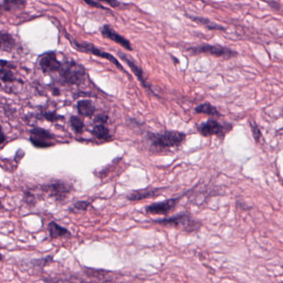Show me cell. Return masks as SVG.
Masks as SVG:
<instances>
[{"mask_svg":"<svg viewBox=\"0 0 283 283\" xmlns=\"http://www.w3.org/2000/svg\"><path fill=\"white\" fill-rule=\"evenodd\" d=\"M82 1H83L84 3H86L87 5L91 6L92 8H98V9H101V10H105V11L111 13V10L108 8L102 5L101 3L98 2L97 0H82Z\"/></svg>","mask_w":283,"mask_h":283,"instance_id":"cell-24","label":"cell"},{"mask_svg":"<svg viewBox=\"0 0 283 283\" xmlns=\"http://www.w3.org/2000/svg\"><path fill=\"white\" fill-rule=\"evenodd\" d=\"M90 205H91V203L88 202V201H78V202H76L73 205V209H76V210H78V211H86L87 208L90 207Z\"/></svg>","mask_w":283,"mask_h":283,"instance_id":"cell-26","label":"cell"},{"mask_svg":"<svg viewBox=\"0 0 283 283\" xmlns=\"http://www.w3.org/2000/svg\"><path fill=\"white\" fill-rule=\"evenodd\" d=\"M47 229H48L49 235L53 239H60V238H63V237L72 236V234H71L70 231L67 228L59 226V224L56 223L55 221H51L48 224Z\"/></svg>","mask_w":283,"mask_h":283,"instance_id":"cell-14","label":"cell"},{"mask_svg":"<svg viewBox=\"0 0 283 283\" xmlns=\"http://www.w3.org/2000/svg\"><path fill=\"white\" fill-rule=\"evenodd\" d=\"M153 222L161 226L178 228L184 232H194L200 227V223L194 220L191 215L187 213H181L172 217L153 220Z\"/></svg>","mask_w":283,"mask_h":283,"instance_id":"cell-3","label":"cell"},{"mask_svg":"<svg viewBox=\"0 0 283 283\" xmlns=\"http://www.w3.org/2000/svg\"><path fill=\"white\" fill-rule=\"evenodd\" d=\"M78 111L81 115L85 116V117H92L94 114L96 109L95 106L90 100H80L78 101Z\"/></svg>","mask_w":283,"mask_h":283,"instance_id":"cell-18","label":"cell"},{"mask_svg":"<svg viewBox=\"0 0 283 283\" xmlns=\"http://www.w3.org/2000/svg\"><path fill=\"white\" fill-rule=\"evenodd\" d=\"M193 55L199 54H209L217 57L232 58L236 57L238 53L228 47H222L220 45H200L199 47H190L188 49Z\"/></svg>","mask_w":283,"mask_h":283,"instance_id":"cell-5","label":"cell"},{"mask_svg":"<svg viewBox=\"0 0 283 283\" xmlns=\"http://www.w3.org/2000/svg\"><path fill=\"white\" fill-rule=\"evenodd\" d=\"M42 190L48 193L51 197H53L56 201H62L67 198V195L72 191V188L66 182L56 181L49 184L44 185Z\"/></svg>","mask_w":283,"mask_h":283,"instance_id":"cell-8","label":"cell"},{"mask_svg":"<svg viewBox=\"0 0 283 283\" xmlns=\"http://www.w3.org/2000/svg\"><path fill=\"white\" fill-rule=\"evenodd\" d=\"M232 129H233L232 124H220L214 119H208L198 127L199 132L203 135V137L218 136L220 138H223L225 135L232 130Z\"/></svg>","mask_w":283,"mask_h":283,"instance_id":"cell-6","label":"cell"},{"mask_svg":"<svg viewBox=\"0 0 283 283\" xmlns=\"http://www.w3.org/2000/svg\"><path fill=\"white\" fill-rule=\"evenodd\" d=\"M13 67L14 66L9 63V61L4 60L1 61V80L3 82H14L17 80L11 71Z\"/></svg>","mask_w":283,"mask_h":283,"instance_id":"cell-17","label":"cell"},{"mask_svg":"<svg viewBox=\"0 0 283 283\" xmlns=\"http://www.w3.org/2000/svg\"><path fill=\"white\" fill-rule=\"evenodd\" d=\"M250 126L252 129V132H253V138L255 139L256 142L258 143L260 141V138L262 137V132L260 129L258 128V124L255 123H250Z\"/></svg>","mask_w":283,"mask_h":283,"instance_id":"cell-25","label":"cell"},{"mask_svg":"<svg viewBox=\"0 0 283 283\" xmlns=\"http://www.w3.org/2000/svg\"><path fill=\"white\" fill-rule=\"evenodd\" d=\"M99 3H106L111 8H118V9H126L131 6V3H125L121 2L119 0H97Z\"/></svg>","mask_w":283,"mask_h":283,"instance_id":"cell-22","label":"cell"},{"mask_svg":"<svg viewBox=\"0 0 283 283\" xmlns=\"http://www.w3.org/2000/svg\"><path fill=\"white\" fill-rule=\"evenodd\" d=\"M117 55L119 56V57L122 61H125V63L127 64L128 66L131 68V71L134 72V74L136 75L137 79L140 80V82L142 83V85L144 86V88L147 89L152 93H154V91L151 89V85L146 81V79L144 78V72L142 71V68L136 63V61H134L131 57H129L125 53H121V52H118Z\"/></svg>","mask_w":283,"mask_h":283,"instance_id":"cell-12","label":"cell"},{"mask_svg":"<svg viewBox=\"0 0 283 283\" xmlns=\"http://www.w3.org/2000/svg\"><path fill=\"white\" fill-rule=\"evenodd\" d=\"M44 118L47 119V121L55 122L59 120L61 118V116L58 115L55 112H47L43 114Z\"/></svg>","mask_w":283,"mask_h":283,"instance_id":"cell-27","label":"cell"},{"mask_svg":"<svg viewBox=\"0 0 283 283\" xmlns=\"http://www.w3.org/2000/svg\"><path fill=\"white\" fill-rule=\"evenodd\" d=\"M17 47V41L11 34L7 32L1 33V51L6 53H12Z\"/></svg>","mask_w":283,"mask_h":283,"instance_id":"cell-16","label":"cell"},{"mask_svg":"<svg viewBox=\"0 0 283 283\" xmlns=\"http://www.w3.org/2000/svg\"><path fill=\"white\" fill-rule=\"evenodd\" d=\"M27 0H3L2 2V10L10 13L23 10L27 7Z\"/></svg>","mask_w":283,"mask_h":283,"instance_id":"cell-15","label":"cell"},{"mask_svg":"<svg viewBox=\"0 0 283 283\" xmlns=\"http://www.w3.org/2000/svg\"><path fill=\"white\" fill-rule=\"evenodd\" d=\"M92 134L99 140L109 141L111 138L108 129L105 126L104 124H98L92 128Z\"/></svg>","mask_w":283,"mask_h":283,"instance_id":"cell-19","label":"cell"},{"mask_svg":"<svg viewBox=\"0 0 283 283\" xmlns=\"http://www.w3.org/2000/svg\"><path fill=\"white\" fill-rule=\"evenodd\" d=\"M107 118L108 117L106 115H98L96 116L95 118L94 122L96 124H106V121H107Z\"/></svg>","mask_w":283,"mask_h":283,"instance_id":"cell-28","label":"cell"},{"mask_svg":"<svg viewBox=\"0 0 283 283\" xmlns=\"http://www.w3.org/2000/svg\"><path fill=\"white\" fill-rule=\"evenodd\" d=\"M70 124L72 129L74 130L76 132L81 133L83 131L84 124L82 120L78 116H72L70 118Z\"/></svg>","mask_w":283,"mask_h":283,"instance_id":"cell-23","label":"cell"},{"mask_svg":"<svg viewBox=\"0 0 283 283\" xmlns=\"http://www.w3.org/2000/svg\"><path fill=\"white\" fill-rule=\"evenodd\" d=\"M183 195L176 197V198L168 199L161 202L150 204L148 207H145V212L150 214H163L167 215L170 212L175 209V207L181 201Z\"/></svg>","mask_w":283,"mask_h":283,"instance_id":"cell-10","label":"cell"},{"mask_svg":"<svg viewBox=\"0 0 283 283\" xmlns=\"http://www.w3.org/2000/svg\"></svg>","mask_w":283,"mask_h":283,"instance_id":"cell-31","label":"cell"},{"mask_svg":"<svg viewBox=\"0 0 283 283\" xmlns=\"http://www.w3.org/2000/svg\"><path fill=\"white\" fill-rule=\"evenodd\" d=\"M148 140L155 148L171 149L181 146L185 141L186 134L179 131H165L161 133H148Z\"/></svg>","mask_w":283,"mask_h":283,"instance_id":"cell-1","label":"cell"},{"mask_svg":"<svg viewBox=\"0 0 283 283\" xmlns=\"http://www.w3.org/2000/svg\"><path fill=\"white\" fill-rule=\"evenodd\" d=\"M100 33L102 35L103 38L114 41L117 44H119L121 47H122L124 49L127 50L129 52L133 51V47L131 46V41L121 36L120 33H117V31L115 30L114 28H111L110 25H103L102 27L100 28Z\"/></svg>","mask_w":283,"mask_h":283,"instance_id":"cell-11","label":"cell"},{"mask_svg":"<svg viewBox=\"0 0 283 283\" xmlns=\"http://www.w3.org/2000/svg\"><path fill=\"white\" fill-rule=\"evenodd\" d=\"M62 62L59 61L55 52H47L39 58V65L40 69L45 74L59 72Z\"/></svg>","mask_w":283,"mask_h":283,"instance_id":"cell-9","label":"cell"},{"mask_svg":"<svg viewBox=\"0 0 283 283\" xmlns=\"http://www.w3.org/2000/svg\"><path fill=\"white\" fill-rule=\"evenodd\" d=\"M195 112L197 113H203V114L217 117V118H220L222 116V114L219 112V110L213 105H210L209 103H204V104L199 105L195 108Z\"/></svg>","mask_w":283,"mask_h":283,"instance_id":"cell-21","label":"cell"},{"mask_svg":"<svg viewBox=\"0 0 283 283\" xmlns=\"http://www.w3.org/2000/svg\"><path fill=\"white\" fill-rule=\"evenodd\" d=\"M54 135L42 128H34L31 130L30 141L32 144L39 149H47L54 145Z\"/></svg>","mask_w":283,"mask_h":283,"instance_id":"cell-7","label":"cell"},{"mask_svg":"<svg viewBox=\"0 0 283 283\" xmlns=\"http://www.w3.org/2000/svg\"><path fill=\"white\" fill-rule=\"evenodd\" d=\"M1 137H2V138H1V141H0V142H1V143H4V134H3V132H2V135H1Z\"/></svg>","mask_w":283,"mask_h":283,"instance_id":"cell-30","label":"cell"},{"mask_svg":"<svg viewBox=\"0 0 283 283\" xmlns=\"http://www.w3.org/2000/svg\"><path fill=\"white\" fill-rule=\"evenodd\" d=\"M189 18L192 21H194V22H196L198 24L204 26L205 28H208L209 30L222 31L225 29L221 25L217 24L215 22H212L210 20L204 19V18L194 16H189Z\"/></svg>","mask_w":283,"mask_h":283,"instance_id":"cell-20","label":"cell"},{"mask_svg":"<svg viewBox=\"0 0 283 283\" xmlns=\"http://www.w3.org/2000/svg\"><path fill=\"white\" fill-rule=\"evenodd\" d=\"M268 4H269L270 7L273 8L274 10H279V9H280V5H279V3H277L276 1H269V2H268Z\"/></svg>","mask_w":283,"mask_h":283,"instance_id":"cell-29","label":"cell"},{"mask_svg":"<svg viewBox=\"0 0 283 283\" xmlns=\"http://www.w3.org/2000/svg\"><path fill=\"white\" fill-rule=\"evenodd\" d=\"M67 36L70 42L72 43V47H74L75 49L78 50L79 52H81V53H89V54H92V55L96 56V57H98L106 59V60L117 66L118 69L122 71L123 72H125L128 75L127 72L124 69L122 65L120 63L114 56L111 55L110 53L105 52V51H103L100 48H98L92 43H90V42H87V41L86 42V41H76L75 39H72L68 35H67Z\"/></svg>","mask_w":283,"mask_h":283,"instance_id":"cell-4","label":"cell"},{"mask_svg":"<svg viewBox=\"0 0 283 283\" xmlns=\"http://www.w3.org/2000/svg\"><path fill=\"white\" fill-rule=\"evenodd\" d=\"M58 73L61 80L68 85H79L86 75L85 67L73 60L64 61Z\"/></svg>","mask_w":283,"mask_h":283,"instance_id":"cell-2","label":"cell"},{"mask_svg":"<svg viewBox=\"0 0 283 283\" xmlns=\"http://www.w3.org/2000/svg\"><path fill=\"white\" fill-rule=\"evenodd\" d=\"M165 190V187H157L152 189H143L135 190L127 195V199L131 201H139L144 199L152 198L161 195Z\"/></svg>","mask_w":283,"mask_h":283,"instance_id":"cell-13","label":"cell"}]
</instances>
